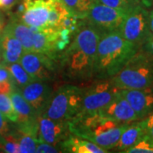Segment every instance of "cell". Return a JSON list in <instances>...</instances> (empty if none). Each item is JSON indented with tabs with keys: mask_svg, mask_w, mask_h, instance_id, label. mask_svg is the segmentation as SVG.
<instances>
[{
	"mask_svg": "<svg viewBox=\"0 0 153 153\" xmlns=\"http://www.w3.org/2000/svg\"><path fill=\"white\" fill-rule=\"evenodd\" d=\"M0 150L6 153H19L18 134L10 131L0 141Z\"/></svg>",
	"mask_w": 153,
	"mask_h": 153,
	"instance_id": "cell-25",
	"label": "cell"
},
{
	"mask_svg": "<svg viewBox=\"0 0 153 153\" xmlns=\"http://www.w3.org/2000/svg\"><path fill=\"white\" fill-rule=\"evenodd\" d=\"M5 66V63L4 62V60L2 59V57L0 56V67H2V66Z\"/></svg>",
	"mask_w": 153,
	"mask_h": 153,
	"instance_id": "cell-37",
	"label": "cell"
},
{
	"mask_svg": "<svg viewBox=\"0 0 153 153\" xmlns=\"http://www.w3.org/2000/svg\"><path fill=\"white\" fill-rule=\"evenodd\" d=\"M8 70L10 72L15 86L19 88L18 89L26 86L29 82H33L35 79L31 76L25 68L22 66L20 62H16L12 64L5 65Z\"/></svg>",
	"mask_w": 153,
	"mask_h": 153,
	"instance_id": "cell-21",
	"label": "cell"
},
{
	"mask_svg": "<svg viewBox=\"0 0 153 153\" xmlns=\"http://www.w3.org/2000/svg\"><path fill=\"white\" fill-rule=\"evenodd\" d=\"M2 31H3V29L0 27V36H1V33H2Z\"/></svg>",
	"mask_w": 153,
	"mask_h": 153,
	"instance_id": "cell-39",
	"label": "cell"
},
{
	"mask_svg": "<svg viewBox=\"0 0 153 153\" xmlns=\"http://www.w3.org/2000/svg\"><path fill=\"white\" fill-rule=\"evenodd\" d=\"M19 62L35 80L48 82L57 74L58 60L42 53L25 51Z\"/></svg>",
	"mask_w": 153,
	"mask_h": 153,
	"instance_id": "cell-10",
	"label": "cell"
},
{
	"mask_svg": "<svg viewBox=\"0 0 153 153\" xmlns=\"http://www.w3.org/2000/svg\"><path fill=\"white\" fill-rule=\"evenodd\" d=\"M19 0H0V10L9 11L18 4Z\"/></svg>",
	"mask_w": 153,
	"mask_h": 153,
	"instance_id": "cell-31",
	"label": "cell"
},
{
	"mask_svg": "<svg viewBox=\"0 0 153 153\" xmlns=\"http://www.w3.org/2000/svg\"><path fill=\"white\" fill-rule=\"evenodd\" d=\"M119 91L131 105L140 120L153 111V87L140 89H119Z\"/></svg>",
	"mask_w": 153,
	"mask_h": 153,
	"instance_id": "cell-14",
	"label": "cell"
},
{
	"mask_svg": "<svg viewBox=\"0 0 153 153\" xmlns=\"http://www.w3.org/2000/svg\"><path fill=\"white\" fill-rule=\"evenodd\" d=\"M148 2H149V0H142V4H143V5H144V6H146V7H147Z\"/></svg>",
	"mask_w": 153,
	"mask_h": 153,
	"instance_id": "cell-38",
	"label": "cell"
},
{
	"mask_svg": "<svg viewBox=\"0 0 153 153\" xmlns=\"http://www.w3.org/2000/svg\"><path fill=\"white\" fill-rule=\"evenodd\" d=\"M145 136V131L140 120L128 123L123 131L117 145L114 149L120 152H126L127 150L131 148Z\"/></svg>",
	"mask_w": 153,
	"mask_h": 153,
	"instance_id": "cell-19",
	"label": "cell"
},
{
	"mask_svg": "<svg viewBox=\"0 0 153 153\" xmlns=\"http://www.w3.org/2000/svg\"><path fill=\"white\" fill-rule=\"evenodd\" d=\"M3 31L10 33L22 43L25 51H33L34 31L17 17L12 18L4 26Z\"/></svg>",
	"mask_w": 153,
	"mask_h": 153,
	"instance_id": "cell-17",
	"label": "cell"
},
{
	"mask_svg": "<svg viewBox=\"0 0 153 153\" xmlns=\"http://www.w3.org/2000/svg\"><path fill=\"white\" fill-rule=\"evenodd\" d=\"M0 112L9 121L16 123L18 117L10 95L0 94Z\"/></svg>",
	"mask_w": 153,
	"mask_h": 153,
	"instance_id": "cell-23",
	"label": "cell"
},
{
	"mask_svg": "<svg viewBox=\"0 0 153 153\" xmlns=\"http://www.w3.org/2000/svg\"><path fill=\"white\" fill-rule=\"evenodd\" d=\"M102 114L120 123H131L140 120L131 105L118 90L112 100L100 111Z\"/></svg>",
	"mask_w": 153,
	"mask_h": 153,
	"instance_id": "cell-15",
	"label": "cell"
},
{
	"mask_svg": "<svg viewBox=\"0 0 153 153\" xmlns=\"http://www.w3.org/2000/svg\"><path fill=\"white\" fill-rule=\"evenodd\" d=\"M148 14L149 10L146 6L143 4L136 6L126 14L118 29L123 38L140 48L151 36Z\"/></svg>",
	"mask_w": 153,
	"mask_h": 153,
	"instance_id": "cell-6",
	"label": "cell"
},
{
	"mask_svg": "<svg viewBox=\"0 0 153 153\" xmlns=\"http://www.w3.org/2000/svg\"><path fill=\"white\" fill-rule=\"evenodd\" d=\"M25 49L22 43L10 33L2 31L0 36V55L5 65L19 62Z\"/></svg>",
	"mask_w": 153,
	"mask_h": 153,
	"instance_id": "cell-16",
	"label": "cell"
},
{
	"mask_svg": "<svg viewBox=\"0 0 153 153\" xmlns=\"http://www.w3.org/2000/svg\"><path fill=\"white\" fill-rule=\"evenodd\" d=\"M62 152L72 153H106L109 151L97 146L92 141L71 134L60 143Z\"/></svg>",
	"mask_w": 153,
	"mask_h": 153,
	"instance_id": "cell-18",
	"label": "cell"
},
{
	"mask_svg": "<svg viewBox=\"0 0 153 153\" xmlns=\"http://www.w3.org/2000/svg\"><path fill=\"white\" fill-rule=\"evenodd\" d=\"M140 123L145 131V135L153 140V111L143 119H140Z\"/></svg>",
	"mask_w": 153,
	"mask_h": 153,
	"instance_id": "cell-28",
	"label": "cell"
},
{
	"mask_svg": "<svg viewBox=\"0 0 153 153\" xmlns=\"http://www.w3.org/2000/svg\"><path fill=\"white\" fill-rule=\"evenodd\" d=\"M57 145H52L49 143L43 142V141H38L37 145L36 152L37 153H57L62 152V149L60 146V144L59 146H56Z\"/></svg>",
	"mask_w": 153,
	"mask_h": 153,
	"instance_id": "cell-27",
	"label": "cell"
},
{
	"mask_svg": "<svg viewBox=\"0 0 153 153\" xmlns=\"http://www.w3.org/2000/svg\"><path fill=\"white\" fill-rule=\"evenodd\" d=\"M84 88L66 84L53 91L41 115L51 119L68 122L82 109Z\"/></svg>",
	"mask_w": 153,
	"mask_h": 153,
	"instance_id": "cell-4",
	"label": "cell"
},
{
	"mask_svg": "<svg viewBox=\"0 0 153 153\" xmlns=\"http://www.w3.org/2000/svg\"><path fill=\"white\" fill-rule=\"evenodd\" d=\"M102 33L85 20L74 38L60 54V67L71 78L89 79L94 76L97 46Z\"/></svg>",
	"mask_w": 153,
	"mask_h": 153,
	"instance_id": "cell-1",
	"label": "cell"
},
{
	"mask_svg": "<svg viewBox=\"0 0 153 153\" xmlns=\"http://www.w3.org/2000/svg\"><path fill=\"white\" fill-rule=\"evenodd\" d=\"M60 0H22V12L17 17L33 31L50 27V16ZM16 17V16H15Z\"/></svg>",
	"mask_w": 153,
	"mask_h": 153,
	"instance_id": "cell-7",
	"label": "cell"
},
{
	"mask_svg": "<svg viewBox=\"0 0 153 153\" xmlns=\"http://www.w3.org/2000/svg\"><path fill=\"white\" fill-rule=\"evenodd\" d=\"M0 56H1V55H0Z\"/></svg>",
	"mask_w": 153,
	"mask_h": 153,
	"instance_id": "cell-40",
	"label": "cell"
},
{
	"mask_svg": "<svg viewBox=\"0 0 153 153\" xmlns=\"http://www.w3.org/2000/svg\"><path fill=\"white\" fill-rule=\"evenodd\" d=\"M146 8L148 10H153V0H149Z\"/></svg>",
	"mask_w": 153,
	"mask_h": 153,
	"instance_id": "cell-36",
	"label": "cell"
},
{
	"mask_svg": "<svg viewBox=\"0 0 153 153\" xmlns=\"http://www.w3.org/2000/svg\"><path fill=\"white\" fill-rule=\"evenodd\" d=\"M100 3L105 5L128 12L140 4H143L142 0H98Z\"/></svg>",
	"mask_w": 153,
	"mask_h": 153,
	"instance_id": "cell-24",
	"label": "cell"
},
{
	"mask_svg": "<svg viewBox=\"0 0 153 153\" xmlns=\"http://www.w3.org/2000/svg\"><path fill=\"white\" fill-rule=\"evenodd\" d=\"M127 12L103 4L97 1L84 18L88 25L101 33L118 30Z\"/></svg>",
	"mask_w": 153,
	"mask_h": 153,
	"instance_id": "cell-9",
	"label": "cell"
},
{
	"mask_svg": "<svg viewBox=\"0 0 153 153\" xmlns=\"http://www.w3.org/2000/svg\"><path fill=\"white\" fill-rule=\"evenodd\" d=\"M71 134L68 122L54 120L44 115H38V141L59 145Z\"/></svg>",
	"mask_w": 153,
	"mask_h": 153,
	"instance_id": "cell-12",
	"label": "cell"
},
{
	"mask_svg": "<svg viewBox=\"0 0 153 153\" xmlns=\"http://www.w3.org/2000/svg\"><path fill=\"white\" fill-rule=\"evenodd\" d=\"M4 14H3V11L0 10V27L2 28V29H4Z\"/></svg>",
	"mask_w": 153,
	"mask_h": 153,
	"instance_id": "cell-35",
	"label": "cell"
},
{
	"mask_svg": "<svg viewBox=\"0 0 153 153\" xmlns=\"http://www.w3.org/2000/svg\"><path fill=\"white\" fill-rule=\"evenodd\" d=\"M10 96L18 117L17 130L38 136V114L32 105L22 96L19 89H15Z\"/></svg>",
	"mask_w": 153,
	"mask_h": 153,
	"instance_id": "cell-11",
	"label": "cell"
},
{
	"mask_svg": "<svg viewBox=\"0 0 153 153\" xmlns=\"http://www.w3.org/2000/svg\"><path fill=\"white\" fill-rule=\"evenodd\" d=\"M71 134L94 142L98 138L120 123L111 119L98 111H80L68 121Z\"/></svg>",
	"mask_w": 153,
	"mask_h": 153,
	"instance_id": "cell-5",
	"label": "cell"
},
{
	"mask_svg": "<svg viewBox=\"0 0 153 153\" xmlns=\"http://www.w3.org/2000/svg\"><path fill=\"white\" fill-rule=\"evenodd\" d=\"M8 119L0 112V141L11 131Z\"/></svg>",
	"mask_w": 153,
	"mask_h": 153,
	"instance_id": "cell-29",
	"label": "cell"
},
{
	"mask_svg": "<svg viewBox=\"0 0 153 153\" xmlns=\"http://www.w3.org/2000/svg\"><path fill=\"white\" fill-rule=\"evenodd\" d=\"M19 141V152L35 153L38 142L37 135L29 133H23L17 130Z\"/></svg>",
	"mask_w": 153,
	"mask_h": 153,
	"instance_id": "cell-22",
	"label": "cell"
},
{
	"mask_svg": "<svg viewBox=\"0 0 153 153\" xmlns=\"http://www.w3.org/2000/svg\"><path fill=\"white\" fill-rule=\"evenodd\" d=\"M67 11L78 17L84 19L87 16L88 11L98 0H60Z\"/></svg>",
	"mask_w": 153,
	"mask_h": 153,
	"instance_id": "cell-20",
	"label": "cell"
},
{
	"mask_svg": "<svg viewBox=\"0 0 153 153\" xmlns=\"http://www.w3.org/2000/svg\"><path fill=\"white\" fill-rule=\"evenodd\" d=\"M19 90L38 115L44 112L53 93L49 82L42 80H34Z\"/></svg>",
	"mask_w": 153,
	"mask_h": 153,
	"instance_id": "cell-13",
	"label": "cell"
},
{
	"mask_svg": "<svg viewBox=\"0 0 153 153\" xmlns=\"http://www.w3.org/2000/svg\"><path fill=\"white\" fill-rule=\"evenodd\" d=\"M118 90L110 79H98L84 87L81 111H100L112 100Z\"/></svg>",
	"mask_w": 153,
	"mask_h": 153,
	"instance_id": "cell-8",
	"label": "cell"
},
{
	"mask_svg": "<svg viewBox=\"0 0 153 153\" xmlns=\"http://www.w3.org/2000/svg\"><path fill=\"white\" fill-rule=\"evenodd\" d=\"M3 81H12L13 82V78H12L10 72L8 70L6 66L0 67V82H3Z\"/></svg>",
	"mask_w": 153,
	"mask_h": 153,
	"instance_id": "cell-32",
	"label": "cell"
},
{
	"mask_svg": "<svg viewBox=\"0 0 153 153\" xmlns=\"http://www.w3.org/2000/svg\"><path fill=\"white\" fill-rule=\"evenodd\" d=\"M16 89L14 82L12 81H3L0 82V94L10 95V94Z\"/></svg>",
	"mask_w": 153,
	"mask_h": 153,
	"instance_id": "cell-30",
	"label": "cell"
},
{
	"mask_svg": "<svg viewBox=\"0 0 153 153\" xmlns=\"http://www.w3.org/2000/svg\"><path fill=\"white\" fill-rule=\"evenodd\" d=\"M127 153H153V140L145 136L134 146L126 151Z\"/></svg>",
	"mask_w": 153,
	"mask_h": 153,
	"instance_id": "cell-26",
	"label": "cell"
},
{
	"mask_svg": "<svg viewBox=\"0 0 153 153\" xmlns=\"http://www.w3.org/2000/svg\"><path fill=\"white\" fill-rule=\"evenodd\" d=\"M109 79L118 89L153 87V55L140 49Z\"/></svg>",
	"mask_w": 153,
	"mask_h": 153,
	"instance_id": "cell-3",
	"label": "cell"
},
{
	"mask_svg": "<svg viewBox=\"0 0 153 153\" xmlns=\"http://www.w3.org/2000/svg\"><path fill=\"white\" fill-rule=\"evenodd\" d=\"M148 22H149V29L151 35H153V10H149Z\"/></svg>",
	"mask_w": 153,
	"mask_h": 153,
	"instance_id": "cell-34",
	"label": "cell"
},
{
	"mask_svg": "<svg viewBox=\"0 0 153 153\" xmlns=\"http://www.w3.org/2000/svg\"><path fill=\"white\" fill-rule=\"evenodd\" d=\"M140 49V46L125 39L118 30L102 33L97 46L94 76L109 79Z\"/></svg>",
	"mask_w": 153,
	"mask_h": 153,
	"instance_id": "cell-2",
	"label": "cell"
},
{
	"mask_svg": "<svg viewBox=\"0 0 153 153\" xmlns=\"http://www.w3.org/2000/svg\"><path fill=\"white\" fill-rule=\"evenodd\" d=\"M140 49L153 55V35H151L149 37V38L146 41V43L141 46Z\"/></svg>",
	"mask_w": 153,
	"mask_h": 153,
	"instance_id": "cell-33",
	"label": "cell"
}]
</instances>
